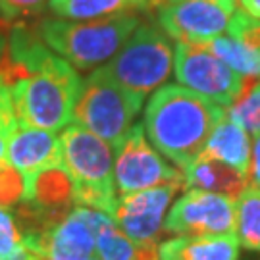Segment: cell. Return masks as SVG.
Here are the masks:
<instances>
[{"mask_svg": "<svg viewBox=\"0 0 260 260\" xmlns=\"http://www.w3.org/2000/svg\"><path fill=\"white\" fill-rule=\"evenodd\" d=\"M225 108L181 85H164L147 103L143 127L150 145L185 170L205 149L212 129L223 120Z\"/></svg>", "mask_w": 260, "mask_h": 260, "instance_id": "6da1fadb", "label": "cell"}, {"mask_svg": "<svg viewBox=\"0 0 260 260\" xmlns=\"http://www.w3.org/2000/svg\"><path fill=\"white\" fill-rule=\"evenodd\" d=\"M141 23L139 14L127 12L81 21L39 18L35 27L43 43L75 70H94L106 64Z\"/></svg>", "mask_w": 260, "mask_h": 260, "instance_id": "7a4b0ae2", "label": "cell"}, {"mask_svg": "<svg viewBox=\"0 0 260 260\" xmlns=\"http://www.w3.org/2000/svg\"><path fill=\"white\" fill-rule=\"evenodd\" d=\"M81 85L83 79L74 66L52 52L39 72L10 89L16 118L19 123L39 129H64L74 120Z\"/></svg>", "mask_w": 260, "mask_h": 260, "instance_id": "3957f363", "label": "cell"}, {"mask_svg": "<svg viewBox=\"0 0 260 260\" xmlns=\"http://www.w3.org/2000/svg\"><path fill=\"white\" fill-rule=\"evenodd\" d=\"M62 168L74 181L75 205L112 216L116 203L112 147L81 123H68L60 135Z\"/></svg>", "mask_w": 260, "mask_h": 260, "instance_id": "277c9868", "label": "cell"}, {"mask_svg": "<svg viewBox=\"0 0 260 260\" xmlns=\"http://www.w3.org/2000/svg\"><path fill=\"white\" fill-rule=\"evenodd\" d=\"M143 101L114 81L104 66H99L83 79L74 120L118 150L135 125L133 121L143 108Z\"/></svg>", "mask_w": 260, "mask_h": 260, "instance_id": "5b68a950", "label": "cell"}, {"mask_svg": "<svg viewBox=\"0 0 260 260\" xmlns=\"http://www.w3.org/2000/svg\"><path fill=\"white\" fill-rule=\"evenodd\" d=\"M104 68L125 91L147 99L172 74L174 48L158 23H141Z\"/></svg>", "mask_w": 260, "mask_h": 260, "instance_id": "8992f818", "label": "cell"}, {"mask_svg": "<svg viewBox=\"0 0 260 260\" xmlns=\"http://www.w3.org/2000/svg\"><path fill=\"white\" fill-rule=\"evenodd\" d=\"M174 75L181 87L223 108L232 106L237 96L254 83L233 72L205 45H191L181 41H177L174 48Z\"/></svg>", "mask_w": 260, "mask_h": 260, "instance_id": "52a82bcc", "label": "cell"}, {"mask_svg": "<svg viewBox=\"0 0 260 260\" xmlns=\"http://www.w3.org/2000/svg\"><path fill=\"white\" fill-rule=\"evenodd\" d=\"M114 181L120 195L158 185H177L185 189L183 170L160 156V152L147 141L143 123H135L116 150Z\"/></svg>", "mask_w": 260, "mask_h": 260, "instance_id": "ba28073f", "label": "cell"}, {"mask_svg": "<svg viewBox=\"0 0 260 260\" xmlns=\"http://www.w3.org/2000/svg\"><path fill=\"white\" fill-rule=\"evenodd\" d=\"M158 25L168 37L205 45L220 37L235 12V0H179L158 6Z\"/></svg>", "mask_w": 260, "mask_h": 260, "instance_id": "9c48e42d", "label": "cell"}, {"mask_svg": "<svg viewBox=\"0 0 260 260\" xmlns=\"http://www.w3.org/2000/svg\"><path fill=\"white\" fill-rule=\"evenodd\" d=\"M172 235L235 233V199L201 189H187L164 220Z\"/></svg>", "mask_w": 260, "mask_h": 260, "instance_id": "30bf717a", "label": "cell"}, {"mask_svg": "<svg viewBox=\"0 0 260 260\" xmlns=\"http://www.w3.org/2000/svg\"><path fill=\"white\" fill-rule=\"evenodd\" d=\"M179 189L177 185H158L116 197L112 222L131 239L156 241L164 232V214Z\"/></svg>", "mask_w": 260, "mask_h": 260, "instance_id": "8fae6325", "label": "cell"}, {"mask_svg": "<svg viewBox=\"0 0 260 260\" xmlns=\"http://www.w3.org/2000/svg\"><path fill=\"white\" fill-rule=\"evenodd\" d=\"M6 160L23 179H29L47 168L62 166L60 139L54 131L39 129L18 121L6 141Z\"/></svg>", "mask_w": 260, "mask_h": 260, "instance_id": "7c38bea8", "label": "cell"}, {"mask_svg": "<svg viewBox=\"0 0 260 260\" xmlns=\"http://www.w3.org/2000/svg\"><path fill=\"white\" fill-rule=\"evenodd\" d=\"M160 260H239L235 233L177 235L160 243Z\"/></svg>", "mask_w": 260, "mask_h": 260, "instance_id": "4fadbf2b", "label": "cell"}, {"mask_svg": "<svg viewBox=\"0 0 260 260\" xmlns=\"http://www.w3.org/2000/svg\"><path fill=\"white\" fill-rule=\"evenodd\" d=\"M183 176L185 189H201L208 193L228 195L232 199H237L243 189L249 185V177L243 176L241 172L203 152L183 170Z\"/></svg>", "mask_w": 260, "mask_h": 260, "instance_id": "5bb4252c", "label": "cell"}, {"mask_svg": "<svg viewBox=\"0 0 260 260\" xmlns=\"http://www.w3.org/2000/svg\"><path fill=\"white\" fill-rule=\"evenodd\" d=\"M251 139L249 133L243 129L241 125L233 123L228 116L216 125L206 139L205 149L201 150L203 154L220 160L223 164L232 166L233 170L241 172L243 176L249 177L251 172Z\"/></svg>", "mask_w": 260, "mask_h": 260, "instance_id": "9a60e30c", "label": "cell"}, {"mask_svg": "<svg viewBox=\"0 0 260 260\" xmlns=\"http://www.w3.org/2000/svg\"><path fill=\"white\" fill-rule=\"evenodd\" d=\"M160 6L158 0H48V12L64 19H99L127 14L149 12Z\"/></svg>", "mask_w": 260, "mask_h": 260, "instance_id": "2e32d148", "label": "cell"}, {"mask_svg": "<svg viewBox=\"0 0 260 260\" xmlns=\"http://www.w3.org/2000/svg\"><path fill=\"white\" fill-rule=\"evenodd\" d=\"M99 260H160V243L131 239L108 223L96 237Z\"/></svg>", "mask_w": 260, "mask_h": 260, "instance_id": "e0dca14e", "label": "cell"}, {"mask_svg": "<svg viewBox=\"0 0 260 260\" xmlns=\"http://www.w3.org/2000/svg\"><path fill=\"white\" fill-rule=\"evenodd\" d=\"M205 47L241 77L251 81L260 79V47L230 35L212 39L210 43H205Z\"/></svg>", "mask_w": 260, "mask_h": 260, "instance_id": "ac0fdd59", "label": "cell"}, {"mask_svg": "<svg viewBox=\"0 0 260 260\" xmlns=\"http://www.w3.org/2000/svg\"><path fill=\"white\" fill-rule=\"evenodd\" d=\"M235 235L243 249L260 252V189L252 183L235 199Z\"/></svg>", "mask_w": 260, "mask_h": 260, "instance_id": "d6986e66", "label": "cell"}, {"mask_svg": "<svg viewBox=\"0 0 260 260\" xmlns=\"http://www.w3.org/2000/svg\"><path fill=\"white\" fill-rule=\"evenodd\" d=\"M225 116L241 125L247 133L258 135L260 133V79L249 85L243 91L237 101L225 108Z\"/></svg>", "mask_w": 260, "mask_h": 260, "instance_id": "ffe728a7", "label": "cell"}, {"mask_svg": "<svg viewBox=\"0 0 260 260\" xmlns=\"http://www.w3.org/2000/svg\"><path fill=\"white\" fill-rule=\"evenodd\" d=\"M48 10V0H0V18L18 23L27 19H39Z\"/></svg>", "mask_w": 260, "mask_h": 260, "instance_id": "44dd1931", "label": "cell"}, {"mask_svg": "<svg viewBox=\"0 0 260 260\" xmlns=\"http://www.w3.org/2000/svg\"><path fill=\"white\" fill-rule=\"evenodd\" d=\"M23 199V177L16 168H0V208H12Z\"/></svg>", "mask_w": 260, "mask_h": 260, "instance_id": "7402d4cb", "label": "cell"}, {"mask_svg": "<svg viewBox=\"0 0 260 260\" xmlns=\"http://www.w3.org/2000/svg\"><path fill=\"white\" fill-rule=\"evenodd\" d=\"M23 245V233L19 230L12 208H0V256L10 254Z\"/></svg>", "mask_w": 260, "mask_h": 260, "instance_id": "603a6c76", "label": "cell"}, {"mask_svg": "<svg viewBox=\"0 0 260 260\" xmlns=\"http://www.w3.org/2000/svg\"><path fill=\"white\" fill-rule=\"evenodd\" d=\"M18 118L14 110V101H12V91L2 79H0V135L8 139V135L16 129Z\"/></svg>", "mask_w": 260, "mask_h": 260, "instance_id": "cb8c5ba5", "label": "cell"}, {"mask_svg": "<svg viewBox=\"0 0 260 260\" xmlns=\"http://www.w3.org/2000/svg\"><path fill=\"white\" fill-rule=\"evenodd\" d=\"M249 177L252 179V185L260 189V133L254 135V145H252V156H251V172Z\"/></svg>", "mask_w": 260, "mask_h": 260, "instance_id": "d4e9b609", "label": "cell"}, {"mask_svg": "<svg viewBox=\"0 0 260 260\" xmlns=\"http://www.w3.org/2000/svg\"><path fill=\"white\" fill-rule=\"evenodd\" d=\"M39 254H41V252L35 251L33 247H29L27 243H23V245H21L19 249H16L14 252L0 256V260H39Z\"/></svg>", "mask_w": 260, "mask_h": 260, "instance_id": "484cf974", "label": "cell"}, {"mask_svg": "<svg viewBox=\"0 0 260 260\" xmlns=\"http://www.w3.org/2000/svg\"><path fill=\"white\" fill-rule=\"evenodd\" d=\"M241 10H245L249 16L260 19V0H239Z\"/></svg>", "mask_w": 260, "mask_h": 260, "instance_id": "4316f807", "label": "cell"}, {"mask_svg": "<svg viewBox=\"0 0 260 260\" xmlns=\"http://www.w3.org/2000/svg\"><path fill=\"white\" fill-rule=\"evenodd\" d=\"M6 141L8 139L4 135H0V168L8 164V160H6Z\"/></svg>", "mask_w": 260, "mask_h": 260, "instance_id": "83f0119b", "label": "cell"}, {"mask_svg": "<svg viewBox=\"0 0 260 260\" xmlns=\"http://www.w3.org/2000/svg\"><path fill=\"white\" fill-rule=\"evenodd\" d=\"M8 29H10V23L0 18V33H2V35H6V33H8Z\"/></svg>", "mask_w": 260, "mask_h": 260, "instance_id": "f1b7e54d", "label": "cell"}, {"mask_svg": "<svg viewBox=\"0 0 260 260\" xmlns=\"http://www.w3.org/2000/svg\"><path fill=\"white\" fill-rule=\"evenodd\" d=\"M4 41H6V35L0 33V52H2V47H4Z\"/></svg>", "mask_w": 260, "mask_h": 260, "instance_id": "f546056e", "label": "cell"}, {"mask_svg": "<svg viewBox=\"0 0 260 260\" xmlns=\"http://www.w3.org/2000/svg\"><path fill=\"white\" fill-rule=\"evenodd\" d=\"M160 4H168V2H179V0H158Z\"/></svg>", "mask_w": 260, "mask_h": 260, "instance_id": "4dcf8cb0", "label": "cell"}]
</instances>
